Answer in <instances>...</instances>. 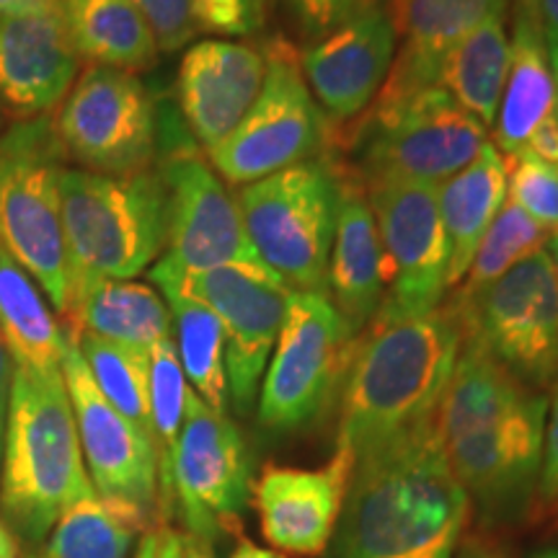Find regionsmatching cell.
<instances>
[{
  "label": "cell",
  "instance_id": "cell-1",
  "mask_svg": "<svg viewBox=\"0 0 558 558\" xmlns=\"http://www.w3.org/2000/svg\"><path fill=\"white\" fill-rule=\"evenodd\" d=\"M548 393L514 380L476 341L463 337L437 411L445 458L486 530L535 514Z\"/></svg>",
  "mask_w": 558,
  "mask_h": 558
},
{
  "label": "cell",
  "instance_id": "cell-2",
  "mask_svg": "<svg viewBox=\"0 0 558 558\" xmlns=\"http://www.w3.org/2000/svg\"><path fill=\"white\" fill-rule=\"evenodd\" d=\"M469 518L435 416L354 463L333 558H452Z\"/></svg>",
  "mask_w": 558,
  "mask_h": 558
},
{
  "label": "cell",
  "instance_id": "cell-3",
  "mask_svg": "<svg viewBox=\"0 0 558 558\" xmlns=\"http://www.w3.org/2000/svg\"><path fill=\"white\" fill-rule=\"evenodd\" d=\"M463 347L448 303L416 318L369 324L357 337L341 386L339 448L354 463L437 416Z\"/></svg>",
  "mask_w": 558,
  "mask_h": 558
},
{
  "label": "cell",
  "instance_id": "cell-4",
  "mask_svg": "<svg viewBox=\"0 0 558 558\" xmlns=\"http://www.w3.org/2000/svg\"><path fill=\"white\" fill-rule=\"evenodd\" d=\"M94 494L62 369L13 365L0 463L3 522L19 543L39 548L62 512Z\"/></svg>",
  "mask_w": 558,
  "mask_h": 558
},
{
  "label": "cell",
  "instance_id": "cell-5",
  "mask_svg": "<svg viewBox=\"0 0 558 558\" xmlns=\"http://www.w3.org/2000/svg\"><path fill=\"white\" fill-rule=\"evenodd\" d=\"M60 202L70 279H132L163 256L169 202L156 166L130 177L65 166Z\"/></svg>",
  "mask_w": 558,
  "mask_h": 558
},
{
  "label": "cell",
  "instance_id": "cell-6",
  "mask_svg": "<svg viewBox=\"0 0 558 558\" xmlns=\"http://www.w3.org/2000/svg\"><path fill=\"white\" fill-rule=\"evenodd\" d=\"M65 166L52 114L0 132V246L29 271L58 316H65L70 300L60 202Z\"/></svg>",
  "mask_w": 558,
  "mask_h": 558
},
{
  "label": "cell",
  "instance_id": "cell-7",
  "mask_svg": "<svg viewBox=\"0 0 558 558\" xmlns=\"http://www.w3.org/2000/svg\"><path fill=\"white\" fill-rule=\"evenodd\" d=\"M251 499V456L241 429L190 390L177 442L160 463V522L179 518L181 530L215 556L222 541L241 533Z\"/></svg>",
  "mask_w": 558,
  "mask_h": 558
},
{
  "label": "cell",
  "instance_id": "cell-8",
  "mask_svg": "<svg viewBox=\"0 0 558 558\" xmlns=\"http://www.w3.org/2000/svg\"><path fill=\"white\" fill-rule=\"evenodd\" d=\"M344 143L362 186L380 181L439 186L484 150L492 137L442 86L396 104H373Z\"/></svg>",
  "mask_w": 558,
  "mask_h": 558
},
{
  "label": "cell",
  "instance_id": "cell-9",
  "mask_svg": "<svg viewBox=\"0 0 558 558\" xmlns=\"http://www.w3.org/2000/svg\"><path fill=\"white\" fill-rule=\"evenodd\" d=\"M339 186L337 166L313 158L235 192L256 256L292 290L329 292Z\"/></svg>",
  "mask_w": 558,
  "mask_h": 558
},
{
  "label": "cell",
  "instance_id": "cell-10",
  "mask_svg": "<svg viewBox=\"0 0 558 558\" xmlns=\"http://www.w3.org/2000/svg\"><path fill=\"white\" fill-rule=\"evenodd\" d=\"M354 337L329 292L292 290L264 369L256 418L269 435H295L326 416L344 386Z\"/></svg>",
  "mask_w": 558,
  "mask_h": 558
},
{
  "label": "cell",
  "instance_id": "cell-11",
  "mask_svg": "<svg viewBox=\"0 0 558 558\" xmlns=\"http://www.w3.org/2000/svg\"><path fill=\"white\" fill-rule=\"evenodd\" d=\"M445 303L456 311L463 337L538 393L558 378V275L548 251L522 259L476 295Z\"/></svg>",
  "mask_w": 558,
  "mask_h": 558
},
{
  "label": "cell",
  "instance_id": "cell-12",
  "mask_svg": "<svg viewBox=\"0 0 558 558\" xmlns=\"http://www.w3.org/2000/svg\"><path fill=\"white\" fill-rule=\"evenodd\" d=\"M156 288H177L218 316L226 333L228 407L254 411L264 369L282 329L292 288L267 264H222L205 271H179L158 259L150 267Z\"/></svg>",
  "mask_w": 558,
  "mask_h": 558
},
{
  "label": "cell",
  "instance_id": "cell-13",
  "mask_svg": "<svg viewBox=\"0 0 558 558\" xmlns=\"http://www.w3.org/2000/svg\"><path fill=\"white\" fill-rule=\"evenodd\" d=\"M267 75L259 99L213 153L209 166L228 186H246L303 160L320 158L331 130L313 101L298 50L284 37L262 41Z\"/></svg>",
  "mask_w": 558,
  "mask_h": 558
},
{
  "label": "cell",
  "instance_id": "cell-14",
  "mask_svg": "<svg viewBox=\"0 0 558 558\" xmlns=\"http://www.w3.org/2000/svg\"><path fill=\"white\" fill-rule=\"evenodd\" d=\"M52 122L62 153L75 169L130 177L156 163V104L135 73L86 65Z\"/></svg>",
  "mask_w": 558,
  "mask_h": 558
},
{
  "label": "cell",
  "instance_id": "cell-15",
  "mask_svg": "<svg viewBox=\"0 0 558 558\" xmlns=\"http://www.w3.org/2000/svg\"><path fill=\"white\" fill-rule=\"evenodd\" d=\"M362 190L378 226L386 275V295L373 324L437 311L450 295V246L437 205V186L380 181Z\"/></svg>",
  "mask_w": 558,
  "mask_h": 558
},
{
  "label": "cell",
  "instance_id": "cell-16",
  "mask_svg": "<svg viewBox=\"0 0 558 558\" xmlns=\"http://www.w3.org/2000/svg\"><path fill=\"white\" fill-rule=\"evenodd\" d=\"M62 375L73 403L83 460L96 494L128 507L148 527L158 525L160 463L156 442L104 399L70 329Z\"/></svg>",
  "mask_w": 558,
  "mask_h": 558
},
{
  "label": "cell",
  "instance_id": "cell-17",
  "mask_svg": "<svg viewBox=\"0 0 558 558\" xmlns=\"http://www.w3.org/2000/svg\"><path fill=\"white\" fill-rule=\"evenodd\" d=\"M169 202L163 259L179 271L222 264H259L243 226L239 202L218 171L197 150L181 148L158 166Z\"/></svg>",
  "mask_w": 558,
  "mask_h": 558
},
{
  "label": "cell",
  "instance_id": "cell-18",
  "mask_svg": "<svg viewBox=\"0 0 558 558\" xmlns=\"http://www.w3.org/2000/svg\"><path fill=\"white\" fill-rule=\"evenodd\" d=\"M396 47L399 39L386 5L305 41L298 52L300 73L329 130L365 117L388 78Z\"/></svg>",
  "mask_w": 558,
  "mask_h": 558
},
{
  "label": "cell",
  "instance_id": "cell-19",
  "mask_svg": "<svg viewBox=\"0 0 558 558\" xmlns=\"http://www.w3.org/2000/svg\"><path fill=\"white\" fill-rule=\"evenodd\" d=\"M60 0L0 13V104L11 120L52 114L81 75Z\"/></svg>",
  "mask_w": 558,
  "mask_h": 558
},
{
  "label": "cell",
  "instance_id": "cell-20",
  "mask_svg": "<svg viewBox=\"0 0 558 558\" xmlns=\"http://www.w3.org/2000/svg\"><path fill=\"white\" fill-rule=\"evenodd\" d=\"M267 60L262 45L205 39L179 62L177 99L181 117L202 153H213L243 122L259 99Z\"/></svg>",
  "mask_w": 558,
  "mask_h": 558
},
{
  "label": "cell",
  "instance_id": "cell-21",
  "mask_svg": "<svg viewBox=\"0 0 558 558\" xmlns=\"http://www.w3.org/2000/svg\"><path fill=\"white\" fill-rule=\"evenodd\" d=\"M352 473V452L339 445L320 469L267 465L254 484L264 538L288 554H324L337 530Z\"/></svg>",
  "mask_w": 558,
  "mask_h": 558
},
{
  "label": "cell",
  "instance_id": "cell-22",
  "mask_svg": "<svg viewBox=\"0 0 558 558\" xmlns=\"http://www.w3.org/2000/svg\"><path fill=\"white\" fill-rule=\"evenodd\" d=\"M507 5L509 0H386L399 47L373 104H396L442 86L450 52L481 21L505 13Z\"/></svg>",
  "mask_w": 558,
  "mask_h": 558
},
{
  "label": "cell",
  "instance_id": "cell-23",
  "mask_svg": "<svg viewBox=\"0 0 558 558\" xmlns=\"http://www.w3.org/2000/svg\"><path fill=\"white\" fill-rule=\"evenodd\" d=\"M339 171L337 233L329 256V298L354 337L373 324L386 295L383 246L365 190L352 171Z\"/></svg>",
  "mask_w": 558,
  "mask_h": 558
},
{
  "label": "cell",
  "instance_id": "cell-24",
  "mask_svg": "<svg viewBox=\"0 0 558 558\" xmlns=\"http://www.w3.org/2000/svg\"><path fill=\"white\" fill-rule=\"evenodd\" d=\"M558 111L554 68L533 0H514L512 34H509V68L492 143L501 156L512 158L525 150L527 140Z\"/></svg>",
  "mask_w": 558,
  "mask_h": 558
},
{
  "label": "cell",
  "instance_id": "cell-25",
  "mask_svg": "<svg viewBox=\"0 0 558 558\" xmlns=\"http://www.w3.org/2000/svg\"><path fill=\"white\" fill-rule=\"evenodd\" d=\"M70 331H86L150 352L173 337L171 311L153 284L132 279L73 277L65 311Z\"/></svg>",
  "mask_w": 558,
  "mask_h": 558
},
{
  "label": "cell",
  "instance_id": "cell-26",
  "mask_svg": "<svg viewBox=\"0 0 558 558\" xmlns=\"http://www.w3.org/2000/svg\"><path fill=\"white\" fill-rule=\"evenodd\" d=\"M507 158L488 140L473 163L437 186V205L450 246L448 288H458L488 226L507 202Z\"/></svg>",
  "mask_w": 558,
  "mask_h": 558
},
{
  "label": "cell",
  "instance_id": "cell-27",
  "mask_svg": "<svg viewBox=\"0 0 558 558\" xmlns=\"http://www.w3.org/2000/svg\"><path fill=\"white\" fill-rule=\"evenodd\" d=\"M60 11L88 65L143 73L158 62V41L132 0H60Z\"/></svg>",
  "mask_w": 558,
  "mask_h": 558
},
{
  "label": "cell",
  "instance_id": "cell-28",
  "mask_svg": "<svg viewBox=\"0 0 558 558\" xmlns=\"http://www.w3.org/2000/svg\"><path fill=\"white\" fill-rule=\"evenodd\" d=\"M0 339L13 365L52 373L62 369L68 326L54 316L34 277L0 246Z\"/></svg>",
  "mask_w": 558,
  "mask_h": 558
},
{
  "label": "cell",
  "instance_id": "cell-29",
  "mask_svg": "<svg viewBox=\"0 0 558 558\" xmlns=\"http://www.w3.org/2000/svg\"><path fill=\"white\" fill-rule=\"evenodd\" d=\"M509 68L507 11L494 13L450 52L442 88L492 132Z\"/></svg>",
  "mask_w": 558,
  "mask_h": 558
},
{
  "label": "cell",
  "instance_id": "cell-30",
  "mask_svg": "<svg viewBox=\"0 0 558 558\" xmlns=\"http://www.w3.org/2000/svg\"><path fill=\"white\" fill-rule=\"evenodd\" d=\"M171 311L173 344L194 393L213 411L228 414L226 333L218 316L177 288H158Z\"/></svg>",
  "mask_w": 558,
  "mask_h": 558
},
{
  "label": "cell",
  "instance_id": "cell-31",
  "mask_svg": "<svg viewBox=\"0 0 558 558\" xmlns=\"http://www.w3.org/2000/svg\"><path fill=\"white\" fill-rule=\"evenodd\" d=\"M145 530L128 507L94 494L62 512L34 558H130Z\"/></svg>",
  "mask_w": 558,
  "mask_h": 558
},
{
  "label": "cell",
  "instance_id": "cell-32",
  "mask_svg": "<svg viewBox=\"0 0 558 558\" xmlns=\"http://www.w3.org/2000/svg\"><path fill=\"white\" fill-rule=\"evenodd\" d=\"M73 337L81 349L83 362L88 365L90 378L104 393V399L153 439L150 352L86 331H73Z\"/></svg>",
  "mask_w": 558,
  "mask_h": 558
},
{
  "label": "cell",
  "instance_id": "cell-33",
  "mask_svg": "<svg viewBox=\"0 0 558 558\" xmlns=\"http://www.w3.org/2000/svg\"><path fill=\"white\" fill-rule=\"evenodd\" d=\"M546 230L530 215L522 213L512 199H507L497 218L488 226L486 235L481 239L469 271L460 279L458 288L450 292V298L465 300L476 295L492 282H497L499 277H505L509 269L518 267L522 259L546 248Z\"/></svg>",
  "mask_w": 558,
  "mask_h": 558
},
{
  "label": "cell",
  "instance_id": "cell-34",
  "mask_svg": "<svg viewBox=\"0 0 558 558\" xmlns=\"http://www.w3.org/2000/svg\"><path fill=\"white\" fill-rule=\"evenodd\" d=\"M190 390L192 386L179 362L173 337L158 341L150 349V424L158 463L169 458L173 442H177Z\"/></svg>",
  "mask_w": 558,
  "mask_h": 558
},
{
  "label": "cell",
  "instance_id": "cell-35",
  "mask_svg": "<svg viewBox=\"0 0 558 558\" xmlns=\"http://www.w3.org/2000/svg\"><path fill=\"white\" fill-rule=\"evenodd\" d=\"M507 199L550 235L558 230V166L527 153L507 158Z\"/></svg>",
  "mask_w": 558,
  "mask_h": 558
},
{
  "label": "cell",
  "instance_id": "cell-36",
  "mask_svg": "<svg viewBox=\"0 0 558 558\" xmlns=\"http://www.w3.org/2000/svg\"><path fill=\"white\" fill-rule=\"evenodd\" d=\"M269 0H192L194 29L220 37H251L264 29Z\"/></svg>",
  "mask_w": 558,
  "mask_h": 558
},
{
  "label": "cell",
  "instance_id": "cell-37",
  "mask_svg": "<svg viewBox=\"0 0 558 558\" xmlns=\"http://www.w3.org/2000/svg\"><path fill=\"white\" fill-rule=\"evenodd\" d=\"M284 16L305 41L324 37L362 13L380 9L386 0H279Z\"/></svg>",
  "mask_w": 558,
  "mask_h": 558
},
{
  "label": "cell",
  "instance_id": "cell-38",
  "mask_svg": "<svg viewBox=\"0 0 558 558\" xmlns=\"http://www.w3.org/2000/svg\"><path fill=\"white\" fill-rule=\"evenodd\" d=\"M150 24L160 52H179L192 41L194 19L192 0H132Z\"/></svg>",
  "mask_w": 558,
  "mask_h": 558
},
{
  "label": "cell",
  "instance_id": "cell-39",
  "mask_svg": "<svg viewBox=\"0 0 558 558\" xmlns=\"http://www.w3.org/2000/svg\"><path fill=\"white\" fill-rule=\"evenodd\" d=\"M558 507V378L550 388L546 432H543V458L535 488V512H554Z\"/></svg>",
  "mask_w": 558,
  "mask_h": 558
},
{
  "label": "cell",
  "instance_id": "cell-40",
  "mask_svg": "<svg viewBox=\"0 0 558 558\" xmlns=\"http://www.w3.org/2000/svg\"><path fill=\"white\" fill-rule=\"evenodd\" d=\"M132 558H213L199 548V543L171 522H158L145 530Z\"/></svg>",
  "mask_w": 558,
  "mask_h": 558
},
{
  "label": "cell",
  "instance_id": "cell-41",
  "mask_svg": "<svg viewBox=\"0 0 558 558\" xmlns=\"http://www.w3.org/2000/svg\"><path fill=\"white\" fill-rule=\"evenodd\" d=\"M11 378L13 360L0 339V463H3V442H5V422H9V399H11Z\"/></svg>",
  "mask_w": 558,
  "mask_h": 558
},
{
  "label": "cell",
  "instance_id": "cell-42",
  "mask_svg": "<svg viewBox=\"0 0 558 558\" xmlns=\"http://www.w3.org/2000/svg\"><path fill=\"white\" fill-rule=\"evenodd\" d=\"M548 45H558V0H533Z\"/></svg>",
  "mask_w": 558,
  "mask_h": 558
},
{
  "label": "cell",
  "instance_id": "cell-43",
  "mask_svg": "<svg viewBox=\"0 0 558 558\" xmlns=\"http://www.w3.org/2000/svg\"><path fill=\"white\" fill-rule=\"evenodd\" d=\"M452 558H509L499 543L488 538H471L456 550Z\"/></svg>",
  "mask_w": 558,
  "mask_h": 558
},
{
  "label": "cell",
  "instance_id": "cell-44",
  "mask_svg": "<svg viewBox=\"0 0 558 558\" xmlns=\"http://www.w3.org/2000/svg\"><path fill=\"white\" fill-rule=\"evenodd\" d=\"M21 556V543L13 530L5 525L3 518H0V558H19Z\"/></svg>",
  "mask_w": 558,
  "mask_h": 558
},
{
  "label": "cell",
  "instance_id": "cell-45",
  "mask_svg": "<svg viewBox=\"0 0 558 558\" xmlns=\"http://www.w3.org/2000/svg\"><path fill=\"white\" fill-rule=\"evenodd\" d=\"M230 558H284V556H279L277 550L256 546V543H251V541H241L239 546H235L233 554H230Z\"/></svg>",
  "mask_w": 558,
  "mask_h": 558
},
{
  "label": "cell",
  "instance_id": "cell-46",
  "mask_svg": "<svg viewBox=\"0 0 558 558\" xmlns=\"http://www.w3.org/2000/svg\"><path fill=\"white\" fill-rule=\"evenodd\" d=\"M546 251H548L550 262H554L556 275H558V230H554V233L548 235V241H546Z\"/></svg>",
  "mask_w": 558,
  "mask_h": 558
},
{
  "label": "cell",
  "instance_id": "cell-47",
  "mask_svg": "<svg viewBox=\"0 0 558 558\" xmlns=\"http://www.w3.org/2000/svg\"><path fill=\"white\" fill-rule=\"evenodd\" d=\"M32 0H0V13H13L19 9H24V5H29Z\"/></svg>",
  "mask_w": 558,
  "mask_h": 558
},
{
  "label": "cell",
  "instance_id": "cell-48",
  "mask_svg": "<svg viewBox=\"0 0 558 558\" xmlns=\"http://www.w3.org/2000/svg\"><path fill=\"white\" fill-rule=\"evenodd\" d=\"M550 54V68H554V81H556V96H558V45H548Z\"/></svg>",
  "mask_w": 558,
  "mask_h": 558
},
{
  "label": "cell",
  "instance_id": "cell-49",
  "mask_svg": "<svg viewBox=\"0 0 558 558\" xmlns=\"http://www.w3.org/2000/svg\"><path fill=\"white\" fill-rule=\"evenodd\" d=\"M535 558H558V548H550V550H541Z\"/></svg>",
  "mask_w": 558,
  "mask_h": 558
},
{
  "label": "cell",
  "instance_id": "cell-50",
  "mask_svg": "<svg viewBox=\"0 0 558 558\" xmlns=\"http://www.w3.org/2000/svg\"><path fill=\"white\" fill-rule=\"evenodd\" d=\"M5 122H9V114H5L3 104H0V132H3V130H5Z\"/></svg>",
  "mask_w": 558,
  "mask_h": 558
}]
</instances>
